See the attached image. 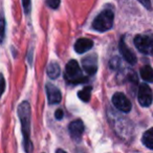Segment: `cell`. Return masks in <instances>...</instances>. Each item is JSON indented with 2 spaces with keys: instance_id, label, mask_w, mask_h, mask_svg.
I'll return each mask as SVG.
<instances>
[{
  "instance_id": "ffe728a7",
  "label": "cell",
  "mask_w": 153,
  "mask_h": 153,
  "mask_svg": "<svg viewBox=\"0 0 153 153\" xmlns=\"http://www.w3.org/2000/svg\"><path fill=\"white\" fill-rule=\"evenodd\" d=\"M140 3H142L143 5H144L146 9L150 10L151 9V2H150V0H138Z\"/></svg>"
},
{
  "instance_id": "8992f818",
  "label": "cell",
  "mask_w": 153,
  "mask_h": 153,
  "mask_svg": "<svg viewBox=\"0 0 153 153\" xmlns=\"http://www.w3.org/2000/svg\"><path fill=\"white\" fill-rule=\"evenodd\" d=\"M112 104L122 112H129L131 110V103L128 98L122 92H117L112 97Z\"/></svg>"
},
{
  "instance_id": "52a82bcc",
  "label": "cell",
  "mask_w": 153,
  "mask_h": 153,
  "mask_svg": "<svg viewBox=\"0 0 153 153\" xmlns=\"http://www.w3.org/2000/svg\"><path fill=\"white\" fill-rule=\"evenodd\" d=\"M68 130H69V134L72 137V140H74L76 142H80L84 132L83 122H82L81 120H76V121L71 122V123L69 124Z\"/></svg>"
},
{
  "instance_id": "9a60e30c",
  "label": "cell",
  "mask_w": 153,
  "mask_h": 153,
  "mask_svg": "<svg viewBox=\"0 0 153 153\" xmlns=\"http://www.w3.org/2000/svg\"><path fill=\"white\" fill-rule=\"evenodd\" d=\"M91 90H92L91 86H87V87L80 90V91L78 92V96H79V98L81 99L82 101L88 102V101L90 100V96H91Z\"/></svg>"
},
{
  "instance_id": "2e32d148",
  "label": "cell",
  "mask_w": 153,
  "mask_h": 153,
  "mask_svg": "<svg viewBox=\"0 0 153 153\" xmlns=\"http://www.w3.org/2000/svg\"><path fill=\"white\" fill-rule=\"evenodd\" d=\"M5 37V20L3 17L0 18V43H2Z\"/></svg>"
},
{
  "instance_id": "7a4b0ae2",
  "label": "cell",
  "mask_w": 153,
  "mask_h": 153,
  "mask_svg": "<svg viewBox=\"0 0 153 153\" xmlns=\"http://www.w3.org/2000/svg\"><path fill=\"white\" fill-rule=\"evenodd\" d=\"M65 80L70 84H80L86 81V76H84L79 63L76 60H70L65 67Z\"/></svg>"
},
{
  "instance_id": "d6986e66",
  "label": "cell",
  "mask_w": 153,
  "mask_h": 153,
  "mask_svg": "<svg viewBox=\"0 0 153 153\" xmlns=\"http://www.w3.org/2000/svg\"><path fill=\"white\" fill-rule=\"evenodd\" d=\"M22 5H23V10L26 14L30 13V0H22Z\"/></svg>"
},
{
  "instance_id": "ac0fdd59",
  "label": "cell",
  "mask_w": 153,
  "mask_h": 153,
  "mask_svg": "<svg viewBox=\"0 0 153 153\" xmlns=\"http://www.w3.org/2000/svg\"><path fill=\"white\" fill-rule=\"evenodd\" d=\"M4 90H5V80L3 74H0V96L4 92Z\"/></svg>"
},
{
  "instance_id": "7c38bea8",
  "label": "cell",
  "mask_w": 153,
  "mask_h": 153,
  "mask_svg": "<svg viewBox=\"0 0 153 153\" xmlns=\"http://www.w3.org/2000/svg\"><path fill=\"white\" fill-rule=\"evenodd\" d=\"M140 76L146 82H153V69L151 66L145 65L140 69Z\"/></svg>"
},
{
  "instance_id": "6da1fadb",
  "label": "cell",
  "mask_w": 153,
  "mask_h": 153,
  "mask_svg": "<svg viewBox=\"0 0 153 153\" xmlns=\"http://www.w3.org/2000/svg\"><path fill=\"white\" fill-rule=\"evenodd\" d=\"M18 115L21 122L22 133H23V146L26 153H32L33 143L30 138V106L27 102H23L18 107Z\"/></svg>"
},
{
  "instance_id": "7402d4cb",
  "label": "cell",
  "mask_w": 153,
  "mask_h": 153,
  "mask_svg": "<svg viewBox=\"0 0 153 153\" xmlns=\"http://www.w3.org/2000/svg\"><path fill=\"white\" fill-rule=\"evenodd\" d=\"M56 153H67V152H65V151L62 150V149H58V150L56 151Z\"/></svg>"
},
{
  "instance_id": "9c48e42d",
  "label": "cell",
  "mask_w": 153,
  "mask_h": 153,
  "mask_svg": "<svg viewBox=\"0 0 153 153\" xmlns=\"http://www.w3.org/2000/svg\"><path fill=\"white\" fill-rule=\"evenodd\" d=\"M119 48H120V51H121L122 56H123V58L128 62V63L129 64H135V62H136L135 55H134L133 51H132L131 49L126 45L124 39H122V40L120 41Z\"/></svg>"
},
{
  "instance_id": "30bf717a",
  "label": "cell",
  "mask_w": 153,
  "mask_h": 153,
  "mask_svg": "<svg viewBox=\"0 0 153 153\" xmlns=\"http://www.w3.org/2000/svg\"><path fill=\"white\" fill-rule=\"evenodd\" d=\"M98 69V63H97L96 56H88L83 59V70L88 74H96Z\"/></svg>"
},
{
  "instance_id": "277c9868",
  "label": "cell",
  "mask_w": 153,
  "mask_h": 153,
  "mask_svg": "<svg viewBox=\"0 0 153 153\" xmlns=\"http://www.w3.org/2000/svg\"><path fill=\"white\" fill-rule=\"evenodd\" d=\"M134 45L140 53L153 55V36L151 35H137L134 38Z\"/></svg>"
},
{
  "instance_id": "8fae6325",
  "label": "cell",
  "mask_w": 153,
  "mask_h": 153,
  "mask_svg": "<svg viewBox=\"0 0 153 153\" xmlns=\"http://www.w3.org/2000/svg\"><path fill=\"white\" fill-rule=\"evenodd\" d=\"M92 46H94V42L90 39L81 38L76 40V44H74V51L78 53H84L91 49Z\"/></svg>"
},
{
  "instance_id": "5bb4252c",
  "label": "cell",
  "mask_w": 153,
  "mask_h": 153,
  "mask_svg": "<svg viewBox=\"0 0 153 153\" xmlns=\"http://www.w3.org/2000/svg\"><path fill=\"white\" fill-rule=\"evenodd\" d=\"M47 74H48L49 78H51V79H56V78H58L60 74V66L58 63H56V62H53V63H51L48 65V67H47Z\"/></svg>"
},
{
  "instance_id": "ba28073f",
  "label": "cell",
  "mask_w": 153,
  "mask_h": 153,
  "mask_svg": "<svg viewBox=\"0 0 153 153\" xmlns=\"http://www.w3.org/2000/svg\"><path fill=\"white\" fill-rule=\"evenodd\" d=\"M46 94H47V99H48L49 104H58V103L61 102L62 94L60 89L55 86L53 84H46Z\"/></svg>"
},
{
  "instance_id": "e0dca14e",
  "label": "cell",
  "mask_w": 153,
  "mask_h": 153,
  "mask_svg": "<svg viewBox=\"0 0 153 153\" xmlns=\"http://www.w3.org/2000/svg\"><path fill=\"white\" fill-rule=\"evenodd\" d=\"M46 4L48 5L51 9L56 10L59 7L60 5V0H46Z\"/></svg>"
},
{
  "instance_id": "44dd1931",
  "label": "cell",
  "mask_w": 153,
  "mask_h": 153,
  "mask_svg": "<svg viewBox=\"0 0 153 153\" xmlns=\"http://www.w3.org/2000/svg\"><path fill=\"white\" fill-rule=\"evenodd\" d=\"M55 117H56V119H57V120H62V119H63V111H62L61 109H58V110L56 111Z\"/></svg>"
},
{
  "instance_id": "5b68a950",
  "label": "cell",
  "mask_w": 153,
  "mask_h": 153,
  "mask_svg": "<svg viewBox=\"0 0 153 153\" xmlns=\"http://www.w3.org/2000/svg\"><path fill=\"white\" fill-rule=\"evenodd\" d=\"M138 102L143 107H148L152 104L153 94L152 90L147 84H140L138 87V94H137Z\"/></svg>"
},
{
  "instance_id": "3957f363",
  "label": "cell",
  "mask_w": 153,
  "mask_h": 153,
  "mask_svg": "<svg viewBox=\"0 0 153 153\" xmlns=\"http://www.w3.org/2000/svg\"><path fill=\"white\" fill-rule=\"evenodd\" d=\"M113 19L114 15L111 10H105L102 13H100L96 17V19L92 22V28L97 32H106L109 30L113 25Z\"/></svg>"
},
{
  "instance_id": "4fadbf2b",
  "label": "cell",
  "mask_w": 153,
  "mask_h": 153,
  "mask_svg": "<svg viewBox=\"0 0 153 153\" xmlns=\"http://www.w3.org/2000/svg\"><path fill=\"white\" fill-rule=\"evenodd\" d=\"M142 140L145 146L153 150V128H151V129L147 130V131L145 132L144 135H143Z\"/></svg>"
}]
</instances>
